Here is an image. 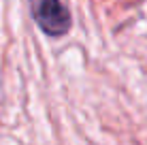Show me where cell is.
<instances>
[{
	"label": "cell",
	"mask_w": 147,
	"mask_h": 145,
	"mask_svg": "<svg viewBox=\"0 0 147 145\" xmlns=\"http://www.w3.org/2000/svg\"><path fill=\"white\" fill-rule=\"evenodd\" d=\"M36 26L49 36H62L70 28V13L62 0H30Z\"/></svg>",
	"instance_id": "6da1fadb"
}]
</instances>
